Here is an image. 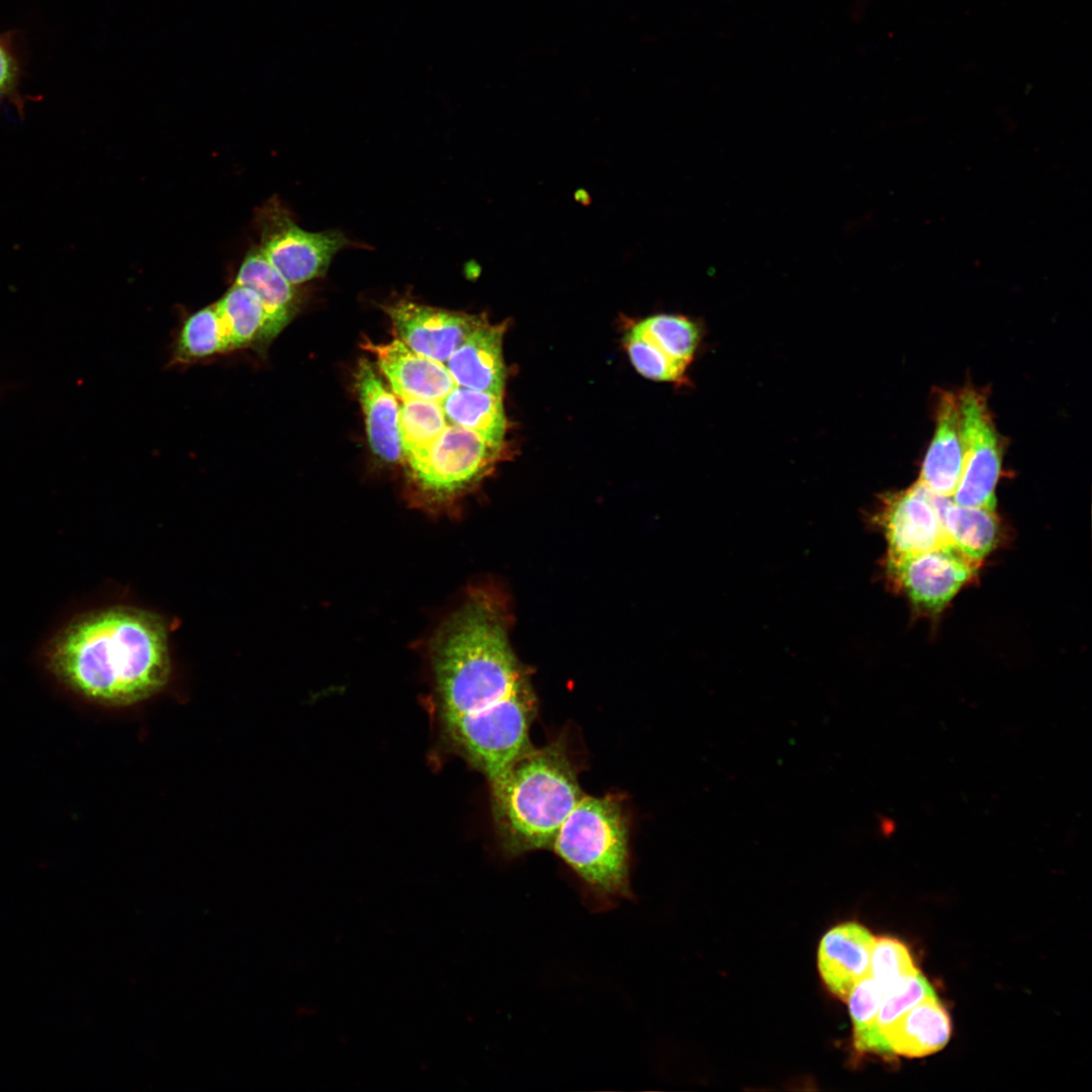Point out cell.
<instances>
[{
    "label": "cell",
    "instance_id": "12",
    "mask_svg": "<svg viewBox=\"0 0 1092 1092\" xmlns=\"http://www.w3.org/2000/svg\"><path fill=\"white\" fill-rule=\"evenodd\" d=\"M361 346L375 355L380 370L399 398L440 402L456 386L444 363L416 353L396 338L385 344L366 340Z\"/></svg>",
    "mask_w": 1092,
    "mask_h": 1092
},
{
    "label": "cell",
    "instance_id": "23",
    "mask_svg": "<svg viewBox=\"0 0 1092 1092\" xmlns=\"http://www.w3.org/2000/svg\"><path fill=\"white\" fill-rule=\"evenodd\" d=\"M447 425L439 401L400 398L399 434L402 458L407 461L424 453Z\"/></svg>",
    "mask_w": 1092,
    "mask_h": 1092
},
{
    "label": "cell",
    "instance_id": "14",
    "mask_svg": "<svg viewBox=\"0 0 1092 1092\" xmlns=\"http://www.w3.org/2000/svg\"><path fill=\"white\" fill-rule=\"evenodd\" d=\"M963 460L959 394L943 391L938 396L936 428L918 482L938 495L951 497L960 481Z\"/></svg>",
    "mask_w": 1092,
    "mask_h": 1092
},
{
    "label": "cell",
    "instance_id": "3",
    "mask_svg": "<svg viewBox=\"0 0 1092 1092\" xmlns=\"http://www.w3.org/2000/svg\"><path fill=\"white\" fill-rule=\"evenodd\" d=\"M495 827L510 856L550 849L569 813L584 796L559 742L530 747L490 781Z\"/></svg>",
    "mask_w": 1092,
    "mask_h": 1092
},
{
    "label": "cell",
    "instance_id": "11",
    "mask_svg": "<svg viewBox=\"0 0 1092 1092\" xmlns=\"http://www.w3.org/2000/svg\"><path fill=\"white\" fill-rule=\"evenodd\" d=\"M876 518L889 545L887 558L950 545L934 492L918 481L906 490L885 495Z\"/></svg>",
    "mask_w": 1092,
    "mask_h": 1092
},
{
    "label": "cell",
    "instance_id": "2",
    "mask_svg": "<svg viewBox=\"0 0 1092 1092\" xmlns=\"http://www.w3.org/2000/svg\"><path fill=\"white\" fill-rule=\"evenodd\" d=\"M432 647L445 722L484 710L528 680L511 647L500 600L488 590L470 593Z\"/></svg>",
    "mask_w": 1092,
    "mask_h": 1092
},
{
    "label": "cell",
    "instance_id": "16",
    "mask_svg": "<svg viewBox=\"0 0 1092 1092\" xmlns=\"http://www.w3.org/2000/svg\"><path fill=\"white\" fill-rule=\"evenodd\" d=\"M355 386L373 453L388 463L400 461L399 404L366 358L358 362Z\"/></svg>",
    "mask_w": 1092,
    "mask_h": 1092
},
{
    "label": "cell",
    "instance_id": "17",
    "mask_svg": "<svg viewBox=\"0 0 1092 1092\" xmlns=\"http://www.w3.org/2000/svg\"><path fill=\"white\" fill-rule=\"evenodd\" d=\"M253 289L259 296L266 317L263 345L268 344L289 324L299 309L297 285L291 284L253 247L245 256L235 282Z\"/></svg>",
    "mask_w": 1092,
    "mask_h": 1092
},
{
    "label": "cell",
    "instance_id": "20",
    "mask_svg": "<svg viewBox=\"0 0 1092 1092\" xmlns=\"http://www.w3.org/2000/svg\"><path fill=\"white\" fill-rule=\"evenodd\" d=\"M440 404L448 424L473 431L502 449L507 430L503 396L456 385Z\"/></svg>",
    "mask_w": 1092,
    "mask_h": 1092
},
{
    "label": "cell",
    "instance_id": "25",
    "mask_svg": "<svg viewBox=\"0 0 1092 1092\" xmlns=\"http://www.w3.org/2000/svg\"><path fill=\"white\" fill-rule=\"evenodd\" d=\"M883 995L882 987L870 975L852 988L846 1002L849 1006L856 1050L890 1056V1051L876 1031V1018Z\"/></svg>",
    "mask_w": 1092,
    "mask_h": 1092
},
{
    "label": "cell",
    "instance_id": "19",
    "mask_svg": "<svg viewBox=\"0 0 1092 1092\" xmlns=\"http://www.w3.org/2000/svg\"><path fill=\"white\" fill-rule=\"evenodd\" d=\"M934 504L950 545L980 562L995 546L999 533L994 510L957 505L934 493Z\"/></svg>",
    "mask_w": 1092,
    "mask_h": 1092
},
{
    "label": "cell",
    "instance_id": "7",
    "mask_svg": "<svg viewBox=\"0 0 1092 1092\" xmlns=\"http://www.w3.org/2000/svg\"><path fill=\"white\" fill-rule=\"evenodd\" d=\"M499 451L475 432L448 424L424 453L405 462L427 503L444 504L476 482Z\"/></svg>",
    "mask_w": 1092,
    "mask_h": 1092
},
{
    "label": "cell",
    "instance_id": "1",
    "mask_svg": "<svg viewBox=\"0 0 1092 1092\" xmlns=\"http://www.w3.org/2000/svg\"><path fill=\"white\" fill-rule=\"evenodd\" d=\"M51 670L73 694L128 708L161 693L172 674L168 628L148 610L111 606L82 616L53 644Z\"/></svg>",
    "mask_w": 1092,
    "mask_h": 1092
},
{
    "label": "cell",
    "instance_id": "26",
    "mask_svg": "<svg viewBox=\"0 0 1092 1092\" xmlns=\"http://www.w3.org/2000/svg\"><path fill=\"white\" fill-rule=\"evenodd\" d=\"M933 995L936 993L919 971L903 977L884 992L876 1018V1031L889 1051L884 1038L885 1031L908 1009Z\"/></svg>",
    "mask_w": 1092,
    "mask_h": 1092
},
{
    "label": "cell",
    "instance_id": "24",
    "mask_svg": "<svg viewBox=\"0 0 1092 1092\" xmlns=\"http://www.w3.org/2000/svg\"><path fill=\"white\" fill-rule=\"evenodd\" d=\"M225 353L220 320L214 303L190 314L184 322L174 349V359L188 363Z\"/></svg>",
    "mask_w": 1092,
    "mask_h": 1092
},
{
    "label": "cell",
    "instance_id": "28",
    "mask_svg": "<svg viewBox=\"0 0 1092 1092\" xmlns=\"http://www.w3.org/2000/svg\"><path fill=\"white\" fill-rule=\"evenodd\" d=\"M626 348L633 366L643 376L660 381H680L684 378L687 367L631 332L626 338Z\"/></svg>",
    "mask_w": 1092,
    "mask_h": 1092
},
{
    "label": "cell",
    "instance_id": "9",
    "mask_svg": "<svg viewBox=\"0 0 1092 1092\" xmlns=\"http://www.w3.org/2000/svg\"><path fill=\"white\" fill-rule=\"evenodd\" d=\"M952 545L886 559L890 580L927 612L941 610L976 574L979 566Z\"/></svg>",
    "mask_w": 1092,
    "mask_h": 1092
},
{
    "label": "cell",
    "instance_id": "18",
    "mask_svg": "<svg viewBox=\"0 0 1092 1092\" xmlns=\"http://www.w3.org/2000/svg\"><path fill=\"white\" fill-rule=\"evenodd\" d=\"M951 1032L948 1014L936 995L928 996L903 1013L885 1031L892 1053L910 1058L933 1054L947 1043Z\"/></svg>",
    "mask_w": 1092,
    "mask_h": 1092
},
{
    "label": "cell",
    "instance_id": "5",
    "mask_svg": "<svg viewBox=\"0 0 1092 1092\" xmlns=\"http://www.w3.org/2000/svg\"><path fill=\"white\" fill-rule=\"evenodd\" d=\"M537 711L529 680L479 712L445 722L468 760L490 781L532 747L530 726Z\"/></svg>",
    "mask_w": 1092,
    "mask_h": 1092
},
{
    "label": "cell",
    "instance_id": "13",
    "mask_svg": "<svg viewBox=\"0 0 1092 1092\" xmlns=\"http://www.w3.org/2000/svg\"><path fill=\"white\" fill-rule=\"evenodd\" d=\"M875 937L855 922L838 924L828 930L818 947V969L828 990L846 1001L852 988L870 976Z\"/></svg>",
    "mask_w": 1092,
    "mask_h": 1092
},
{
    "label": "cell",
    "instance_id": "21",
    "mask_svg": "<svg viewBox=\"0 0 1092 1092\" xmlns=\"http://www.w3.org/2000/svg\"><path fill=\"white\" fill-rule=\"evenodd\" d=\"M223 333L224 350H263L265 312L258 294L250 287L234 283L214 302Z\"/></svg>",
    "mask_w": 1092,
    "mask_h": 1092
},
{
    "label": "cell",
    "instance_id": "10",
    "mask_svg": "<svg viewBox=\"0 0 1092 1092\" xmlns=\"http://www.w3.org/2000/svg\"><path fill=\"white\" fill-rule=\"evenodd\" d=\"M396 339L416 353L445 363L486 316L400 299L384 306Z\"/></svg>",
    "mask_w": 1092,
    "mask_h": 1092
},
{
    "label": "cell",
    "instance_id": "4",
    "mask_svg": "<svg viewBox=\"0 0 1092 1092\" xmlns=\"http://www.w3.org/2000/svg\"><path fill=\"white\" fill-rule=\"evenodd\" d=\"M579 879L588 907L608 911L632 899L629 829L614 796H583L560 826L551 848Z\"/></svg>",
    "mask_w": 1092,
    "mask_h": 1092
},
{
    "label": "cell",
    "instance_id": "27",
    "mask_svg": "<svg viewBox=\"0 0 1092 1092\" xmlns=\"http://www.w3.org/2000/svg\"><path fill=\"white\" fill-rule=\"evenodd\" d=\"M918 971L907 947L897 939L890 937L875 938L870 975L885 992L905 976Z\"/></svg>",
    "mask_w": 1092,
    "mask_h": 1092
},
{
    "label": "cell",
    "instance_id": "15",
    "mask_svg": "<svg viewBox=\"0 0 1092 1092\" xmlns=\"http://www.w3.org/2000/svg\"><path fill=\"white\" fill-rule=\"evenodd\" d=\"M506 324L475 330L446 360L444 365L457 386L503 396L506 368L503 337Z\"/></svg>",
    "mask_w": 1092,
    "mask_h": 1092
},
{
    "label": "cell",
    "instance_id": "22",
    "mask_svg": "<svg viewBox=\"0 0 1092 1092\" xmlns=\"http://www.w3.org/2000/svg\"><path fill=\"white\" fill-rule=\"evenodd\" d=\"M630 332L685 367L693 360L700 339L694 322L674 314L652 315L637 323Z\"/></svg>",
    "mask_w": 1092,
    "mask_h": 1092
},
{
    "label": "cell",
    "instance_id": "29",
    "mask_svg": "<svg viewBox=\"0 0 1092 1092\" xmlns=\"http://www.w3.org/2000/svg\"><path fill=\"white\" fill-rule=\"evenodd\" d=\"M18 68L9 50L0 41V103L12 98L18 107L19 95L17 94Z\"/></svg>",
    "mask_w": 1092,
    "mask_h": 1092
},
{
    "label": "cell",
    "instance_id": "8",
    "mask_svg": "<svg viewBox=\"0 0 1092 1092\" xmlns=\"http://www.w3.org/2000/svg\"><path fill=\"white\" fill-rule=\"evenodd\" d=\"M964 441L960 481L951 500L960 506L995 509L1002 446L986 397L974 388L959 393Z\"/></svg>",
    "mask_w": 1092,
    "mask_h": 1092
},
{
    "label": "cell",
    "instance_id": "6",
    "mask_svg": "<svg viewBox=\"0 0 1092 1092\" xmlns=\"http://www.w3.org/2000/svg\"><path fill=\"white\" fill-rule=\"evenodd\" d=\"M259 249L293 285L325 276L334 257L353 245L339 230L307 232L273 196L258 211Z\"/></svg>",
    "mask_w": 1092,
    "mask_h": 1092
}]
</instances>
